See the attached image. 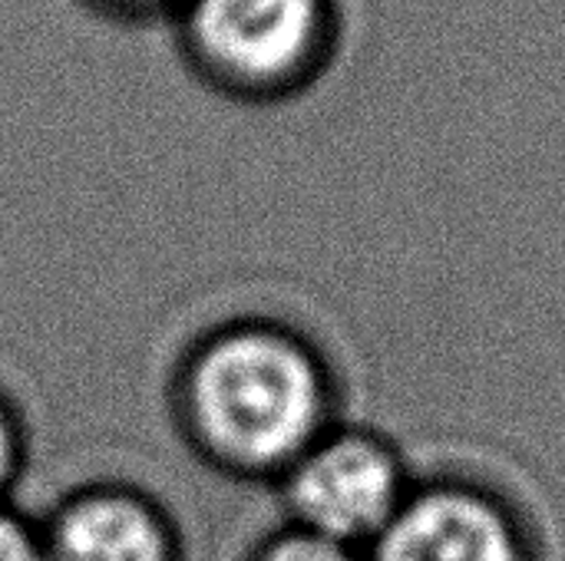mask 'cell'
Here are the masks:
<instances>
[{"mask_svg":"<svg viewBox=\"0 0 565 561\" xmlns=\"http://www.w3.org/2000/svg\"><path fill=\"white\" fill-rule=\"evenodd\" d=\"M166 407L179 443L215 476L275 486L338 420L341 377L328 350L275 314H232L175 357Z\"/></svg>","mask_w":565,"mask_h":561,"instance_id":"1","label":"cell"},{"mask_svg":"<svg viewBox=\"0 0 565 561\" xmlns=\"http://www.w3.org/2000/svg\"><path fill=\"white\" fill-rule=\"evenodd\" d=\"M414 483L417 473L391 433L338 420L271 489L281 522L367 552L401 516Z\"/></svg>","mask_w":565,"mask_h":561,"instance_id":"2","label":"cell"},{"mask_svg":"<svg viewBox=\"0 0 565 561\" xmlns=\"http://www.w3.org/2000/svg\"><path fill=\"white\" fill-rule=\"evenodd\" d=\"M367 561H553L530 513L497 483L440 470L417 476L411 499Z\"/></svg>","mask_w":565,"mask_h":561,"instance_id":"3","label":"cell"},{"mask_svg":"<svg viewBox=\"0 0 565 561\" xmlns=\"http://www.w3.org/2000/svg\"><path fill=\"white\" fill-rule=\"evenodd\" d=\"M324 0H185V40L225 86H291L318 56Z\"/></svg>","mask_w":565,"mask_h":561,"instance_id":"4","label":"cell"},{"mask_svg":"<svg viewBox=\"0 0 565 561\" xmlns=\"http://www.w3.org/2000/svg\"><path fill=\"white\" fill-rule=\"evenodd\" d=\"M36 529L46 561H185V536L172 509L129 479L66 489Z\"/></svg>","mask_w":565,"mask_h":561,"instance_id":"5","label":"cell"},{"mask_svg":"<svg viewBox=\"0 0 565 561\" xmlns=\"http://www.w3.org/2000/svg\"><path fill=\"white\" fill-rule=\"evenodd\" d=\"M242 561H367V552L321 539L308 529L278 522L271 532L258 536Z\"/></svg>","mask_w":565,"mask_h":561,"instance_id":"6","label":"cell"},{"mask_svg":"<svg viewBox=\"0 0 565 561\" xmlns=\"http://www.w3.org/2000/svg\"><path fill=\"white\" fill-rule=\"evenodd\" d=\"M30 470V430L20 407L0 390V503H10Z\"/></svg>","mask_w":565,"mask_h":561,"instance_id":"7","label":"cell"},{"mask_svg":"<svg viewBox=\"0 0 565 561\" xmlns=\"http://www.w3.org/2000/svg\"><path fill=\"white\" fill-rule=\"evenodd\" d=\"M0 561H46L36 522L13 503H0Z\"/></svg>","mask_w":565,"mask_h":561,"instance_id":"8","label":"cell"},{"mask_svg":"<svg viewBox=\"0 0 565 561\" xmlns=\"http://www.w3.org/2000/svg\"><path fill=\"white\" fill-rule=\"evenodd\" d=\"M113 3H119V7H156L162 0H113Z\"/></svg>","mask_w":565,"mask_h":561,"instance_id":"9","label":"cell"}]
</instances>
